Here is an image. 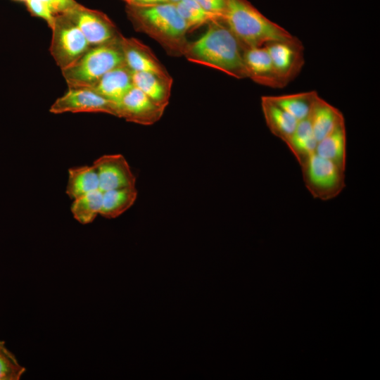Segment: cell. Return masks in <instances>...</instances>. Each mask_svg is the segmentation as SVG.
<instances>
[{"instance_id":"1","label":"cell","mask_w":380,"mask_h":380,"mask_svg":"<svg viewBox=\"0 0 380 380\" xmlns=\"http://www.w3.org/2000/svg\"><path fill=\"white\" fill-rule=\"evenodd\" d=\"M206 32L189 42L184 55L192 63L210 67L237 79L247 77L244 48L222 20L210 22Z\"/></svg>"},{"instance_id":"2","label":"cell","mask_w":380,"mask_h":380,"mask_svg":"<svg viewBox=\"0 0 380 380\" xmlns=\"http://www.w3.org/2000/svg\"><path fill=\"white\" fill-rule=\"evenodd\" d=\"M126 13L134 28L158 42L167 53L184 55L189 29L175 4L152 6L127 4Z\"/></svg>"},{"instance_id":"3","label":"cell","mask_w":380,"mask_h":380,"mask_svg":"<svg viewBox=\"0 0 380 380\" xmlns=\"http://www.w3.org/2000/svg\"><path fill=\"white\" fill-rule=\"evenodd\" d=\"M225 3L223 21L244 49L294 37L265 16L248 0H225Z\"/></svg>"},{"instance_id":"4","label":"cell","mask_w":380,"mask_h":380,"mask_svg":"<svg viewBox=\"0 0 380 380\" xmlns=\"http://www.w3.org/2000/svg\"><path fill=\"white\" fill-rule=\"evenodd\" d=\"M121 35L107 43L91 46L76 62L62 70L68 87L89 88L106 72L125 63Z\"/></svg>"},{"instance_id":"5","label":"cell","mask_w":380,"mask_h":380,"mask_svg":"<svg viewBox=\"0 0 380 380\" xmlns=\"http://www.w3.org/2000/svg\"><path fill=\"white\" fill-rule=\"evenodd\" d=\"M300 167L305 186L315 198L324 201L331 200L346 186L345 170L315 153Z\"/></svg>"},{"instance_id":"6","label":"cell","mask_w":380,"mask_h":380,"mask_svg":"<svg viewBox=\"0 0 380 380\" xmlns=\"http://www.w3.org/2000/svg\"><path fill=\"white\" fill-rule=\"evenodd\" d=\"M49 51L61 70L76 62L90 47L78 27L65 14L56 15Z\"/></svg>"},{"instance_id":"7","label":"cell","mask_w":380,"mask_h":380,"mask_svg":"<svg viewBox=\"0 0 380 380\" xmlns=\"http://www.w3.org/2000/svg\"><path fill=\"white\" fill-rule=\"evenodd\" d=\"M264 46L270 56L276 74L284 87L298 76L304 65V46L296 37L272 41Z\"/></svg>"},{"instance_id":"8","label":"cell","mask_w":380,"mask_h":380,"mask_svg":"<svg viewBox=\"0 0 380 380\" xmlns=\"http://www.w3.org/2000/svg\"><path fill=\"white\" fill-rule=\"evenodd\" d=\"M53 114L65 113H103L117 117V104L89 88L69 87L51 106Z\"/></svg>"},{"instance_id":"9","label":"cell","mask_w":380,"mask_h":380,"mask_svg":"<svg viewBox=\"0 0 380 380\" xmlns=\"http://www.w3.org/2000/svg\"><path fill=\"white\" fill-rule=\"evenodd\" d=\"M64 14L78 27L91 46L107 43L121 35L112 20L99 11L78 4Z\"/></svg>"},{"instance_id":"10","label":"cell","mask_w":380,"mask_h":380,"mask_svg":"<svg viewBox=\"0 0 380 380\" xmlns=\"http://www.w3.org/2000/svg\"><path fill=\"white\" fill-rule=\"evenodd\" d=\"M163 107L133 87L117 104V117L142 125H151L163 116Z\"/></svg>"},{"instance_id":"11","label":"cell","mask_w":380,"mask_h":380,"mask_svg":"<svg viewBox=\"0 0 380 380\" xmlns=\"http://www.w3.org/2000/svg\"><path fill=\"white\" fill-rule=\"evenodd\" d=\"M92 165L95 167L101 191L135 187L136 177L122 154H106L96 158Z\"/></svg>"},{"instance_id":"12","label":"cell","mask_w":380,"mask_h":380,"mask_svg":"<svg viewBox=\"0 0 380 380\" xmlns=\"http://www.w3.org/2000/svg\"><path fill=\"white\" fill-rule=\"evenodd\" d=\"M120 44L125 64L132 71L148 72L172 79L151 49L135 38L121 35Z\"/></svg>"},{"instance_id":"13","label":"cell","mask_w":380,"mask_h":380,"mask_svg":"<svg viewBox=\"0 0 380 380\" xmlns=\"http://www.w3.org/2000/svg\"><path fill=\"white\" fill-rule=\"evenodd\" d=\"M247 77L270 88H284L265 46L245 49L243 53Z\"/></svg>"},{"instance_id":"14","label":"cell","mask_w":380,"mask_h":380,"mask_svg":"<svg viewBox=\"0 0 380 380\" xmlns=\"http://www.w3.org/2000/svg\"><path fill=\"white\" fill-rule=\"evenodd\" d=\"M132 72L125 63L106 72L89 89L118 104L134 87Z\"/></svg>"},{"instance_id":"15","label":"cell","mask_w":380,"mask_h":380,"mask_svg":"<svg viewBox=\"0 0 380 380\" xmlns=\"http://www.w3.org/2000/svg\"><path fill=\"white\" fill-rule=\"evenodd\" d=\"M261 108L270 132L286 143L293 133L298 121L270 101L266 96L261 97Z\"/></svg>"},{"instance_id":"16","label":"cell","mask_w":380,"mask_h":380,"mask_svg":"<svg viewBox=\"0 0 380 380\" xmlns=\"http://www.w3.org/2000/svg\"><path fill=\"white\" fill-rule=\"evenodd\" d=\"M317 142L345 123L343 113L321 97L318 99L309 116Z\"/></svg>"},{"instance_id":"17","label":"cell","mask_w":380,"mask_h":380,"mask_svg":"<svg viewBox=\"0 0 380 380\" xmlns=\"http://www.w3.org/2000/svg\"><path fill=\"white\" fill-rule=\"evenodd\" d=\"M132 83L157 104L166 108L169 103L172 79H165L148 72L132 71Z\"/></svg>"},{"instance_id":"18","label":"cell","mask_w":380,"mask_h":380,"mask_svg":"<svg viewBox=\"0 0 380 380\" xmlns=\"http://www.w3.org/2000/svg\"><path fill=\"white\" fill-rule=\"evenodd\" d=\"M315 154L327 159L342 170L346 164V129L345 123L317 142Z\"/></svg>"},{"instance_id":"19","label":"cell","mask_w":380,"mask_h":380,"mask_svg":"<svg viewBox=\"0 0 380 380\" xmlns=\"http://www.w3.org/2000/svg\"><path fill=\"white\" fill-rule=\"evenodd\" d=\"M266 96L298 121L310 116L315 104L319 98L316 91Z\"/></svg>"},{"instance_id":"20","label":"cell","mask_w":380,"mask_h":380,"mask_svg":"<svg viewBox=\"0 0 380 380\" xmlns=\"http://www.w3.org/2000/svg\"><path fill=\"white\" fill-rule=\"evenodd\" d=\"M285 144L300 165L315 153L317 141L309 117L298 122L293 133Z\"/></svg>"},{"instance_id":"21","label":"cell","mask_w":380,"mask_h":380,"mask_svg":"<svg viewBox=\"0 0 380 380\" xmlns=\"http://www.w3.org/2000/svg\"><path fill=\"white\" fill-rule=\"evenodd\" d=\"M136 187H126L103 192L100 215L107 219H114L130 208L137 198Z\"/></svg>"},{"instance_id":"22","label":"cell","mask_w":380,"mask_h":380,"mask_svg":"<svg viewBox=\"0 0 380 380\" xmlns=\"http://www.w3.org/2000/svg\"><path fill=\"white\" fill-rule=\"evenodd\" d=\"M99 189V177L93 165H84L68 169L65 193L74 200L91 191Z\"/></svg>"},{"instance_id":"23","label":"cell","mask_w":380,"mask_h":380,"mask_svg":"<svg viewBox=\"0 0 380 380\" xmlns=\"http://www.w3.org/2000/svg\"><path fill=\"white\" fill-rule=\"evenodd\" d=\"M103 191L97 189L73 200L70 210L73 217L82 224L91 223L100 214Z\"/></svg>"},{"instance_id":"24","label":"cell","mask_w":380,"mask_h":380,"mask_svg":"<svg viewBox=\"0 0 380 380\" xmlns=\"http://www.w3.org/2000/svg\"><path fill=\"white\" fill-rule=\"evenodd\" d=\"M175 5L180 16L186 22L189 30H194L204 24H208L210 22L221 20L203 9L194 0H180Z\"/></svg>"},{"instance_id":"25","label":"cell","mask_w":380,"mask_h":380,"mask_svg":"<svg viewBox=\"0 0 380 380\" xmlns=\"http://www.w3.org/2000/svg\"><path fill=\"white\" fill-rule=\"evenodd\" d=\"M26 369L0 340V380H19Z\"/></svg>"},{"instance_id":"26","label":"cell","mask_w":380,"mask_h":380,"mask_svg":"<svg viewBox=\"0 0 380 380\" xmlns=\"http://www.w3.org/2000/svg\"><path fill=\"white\" fill-rule=\"evenodd\" d=\"M25 3L31 15L44 19L50 28L52 27L56 15L46 4L41 0H26Z\"/></svg>"},{"instance_id":"27","label":"cell","mask_w":380,"mask_h":380,"mask_svg":"<svg viewBox=\"0 0 380 380\" xmlns=\"http://www.w3.org/2000/svg\"><path fill=\"white\" fill-rule=\"evenodd\" d=\"M46 4L54 15L64 14L73 9L78 3L75 0H41Z\"/></svg>"},{"instance_id":"28","label":"cell","mask_w":380,"mask_h":380,"mask_svg":"<svg viewBox=\"0 0 380 380\" xmlns=\"http://www.w3.org/2000/svg\"><path fill=\"white\" fill-rule=\"evenodd\" d=\"M203 9L223 20L226 3L225 0H194Z\"/></svg>"},{"instance_id":"29","label":"cell","mask_w":380,"mask_h":380,"mask_svg":"<svg viewBox=\"0 0 380 380\" xmlns=\"http://www.w3.org/2000/svg\"><path fill=\"white\" fill-rule=\"evenodd\" d=\"M165 3H170L169 0H132L129 4L135 6H152Z\"/></svg>"},{"instance_id":"30","label":"cell","mask_w":380,"mask_h":380,"mask_svg":"<svg viewBox=\"0 0 380 380\" xmlns=\"http://www.w3.org/2000/svg\"><path fill=\"white\" fill-rule=\"evenodd\" d=\"M169 1H170V3L175 4V3L178 2L180 0H169Z\"/></svg>"},{"instance_id":"31","label":"cell","mask_w":380,"mask_h":380,"mask_svg":"<svg viewBox=\"0 0 380 380\" xmlns=\"http://www.w3.org/2000/svg\"><path fill=\"white\" fill-rule=\"evenodd\" d=\"M123 1H125L127 4H129L132 0H123Z\"/></svg>"},{"instance_id":"32","label":"cell","mask_w":380,"mask_h":380,"mask_svg":"<svg viewBox=\"0 0 380 380\" xmlns=\"http://www.w3.org/2000/svg\"><path fill=\"white\" fill-rule=\"evenodd\" d=\"M15 1H20L25 2L26 0H15Z\"/></svg>"}]
</instances>
